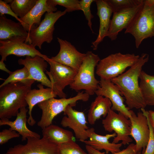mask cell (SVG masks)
I'll use <instances>...</instances> for the list:
<instances>
[{
  "label": "cell",
  "mask_w": 154,
  "mask_h": 154,
  "mask_svg": "<svg viewBox=\"0 0 154 154\" xmlns=\"http://www.w3.org/2000/svg\"><path fill=\"white\" fill-rule=\"evenodd\" d=\"M149 57L148 54L142 53L128 70L111 80L124 96L130 110L144 108L147 106L141 92L139 79L142 67L148 61Z\"/></svg>",
  "instance_id": "6da1fadb"
},
{
  "label": "cell",
  "mask_w": 154,
  "mask_h": 154,
  "mask_svg": "<svg viewBox=\"0 0 154 154\" xmlns=\"http://www.w3.org/2000/svg\"><path fill=\"white\" fill-rule=\"evenodd\" d=\"M35 81L11 83L0 88L1 119L16 116L19 110L28 105L26 97Z\"/></svg>",
  "instance_id": "7a4b0ae2"
},
{
  "label": "cell",
  "mask_w": 154,
  "mask_h": 154,
  "mask_svg": "<svg viewBox=\"0 0 154 154\" xmlns=\"http://www.w3.org/2000/svg\"><path fill=\"white\" fill-rule=\"evenodd\" d=\"M124 33L133 36L137 48L144 39L154 37V0H144L143 6Z\"/></svg>",
  "instance_id": "3957f363"
},
{
  "label": "cell",
  "mask_w": 154,
  "mask_h": 154,
  "mask_svg": "<svg viewBox=\"0 0 154 154\" xmlns=\"http://www.w3.org/2000/svg\"><path fill=\"white\" fill-rule=\"evenodd\" d=\"M70 88L76 92L84 90L90 96L93 95L99 84L95 76V70L101 60L97 54L88 51Z\"/></svg>",
  "instance_id": "277c9868"
},
{
  "label": "cell",
  "mask_w": 154,
  "mask_h": 154,
  "mask_svg": "<svg viewBox=\"0 0 154 154\" xmlns=\"http://www.w3.org/2000/svg\"><path fill=\"white\" fill-rule=\"evenodd\" d=\"M134 54H112L100 60L96 67V73L100 78L111 80L124 72L139 58Z\"/></svg>",
  "instance_id": "5b68a950"
},
{
  "label": "cell",
  "mask_w": 154,
  "mask_h": 154,
  "mask_svg": "<svg viewBox=\"0 0 154 154\" xmlns=\"http://www.w3.org/2000/svg\"><path fill=\"white\" fill-rule=\"evenodd\" d=\"M90 96L82 91L72 97L60 99L53 98L38 104V106L42 111V114L37 125L42 129L50 125L54 117L64 112L68 105L75 106L77 102L79 100L87 102L89 100Z\"/></svg>",
  "instance_id": "8992f818"
},
{
  "label": "cell",
  "mask_w": 154,
  "mask_h": 154,
  "mask_svg": "<svg viewBox=\"0 0 154 154\" xmlns=\"http://www.w3.org/2000/svg\"><path fill=\"white\" fill-rule=\"evenodd\" d=\"M67 12L65 9L63 11L46 13L39 25L30 30L26 42H28L35 47L38 46L40 49L44 42L50 43L53 38L55 23Z\"/></svg>",
  "instance_id": "52a82bcc"
},
{
  "label": "cell",
  "mask_w": 154,
  "mask_h": 154,
  "mask_svg": "<svg viewBox=\"0 0 154 154\" xmlns=\"http://www.w3.org/2000/svg\"><path fill=\"white\" fill-rule=\"evenodd\" d=\"M45 60L50 65V71L46 70V73L48 76L54 90L59 97L66 98V94L63 90L72 84L78 72L52 60L48 56Z\"/></svg>",
  "instance_id": "ba28073f"
},
{
  "label": "cell",
  "mask_w": 154,
  "mask_h": 154,
  "mask_svg": "<svg viewBox=\"0 0 154 154\" xmlns=\"http://www.w3.org/2000/svg\"><path fill=\"white\" fill-rule=\"evenodd\" d=\"M102 123L106 131L109 132L114 131L116 133L117 135L112 143H117L121 141L122 145H125L132 141L130 137V120L122 114L117 113L110 109L105 118L102 119Z\"/></svg>",
  "instance_id": "9c48e42d"
},
{
  "label": "cell",
  "mask_w": 154,
  "mask_h": 154,
  "mask_svg": "<svg viewBox=\"0 0 154 154\" xmlns=\"http://www.w3.org/2000/svg\"><path fill=\"white\" fill-rule=\"evenodd\" d=\"M27 38L25 37L17 36L5 40H0L1 60L6 61L7 57L10 55L32 57L38 55L44 59L47 57L32 45L26 43Z\"/></svg>",
  "instance_id": "30bf717a"
},
{
  "label": "cell",
  "mask_w": 154,
  "mask_h": 154,
  "mask_svg": "<svg viewBox=\"0 0 154 154\" xmlns=\"http://www.w3.org/2000/svg\"><path fill=\"white\" fill-rule=\"evenodd\" d=\"M27 143L10 148L3 154H60L58 145L44 137H29Z\"/></svg>",
  "instance_id": "8fae6325"
},
{
  "label": "cell",
  "mask_w": 154,
  "mask_h": 154,
  "mask_svg": "<svg viewBox=\"0 0 154 154\" xmlns=\"http://www.w3.org/2000/svg\"><path fill=\"white\" fill-rule=\"evenodd\" d=\"M95 94L108 98L112 104L111 109L116 111L129 118L131 115V110L126 106L124 99L117 86L111 80L100 78L99 84Z\"/></svg>",
  "instance_id": "7c38bea8"
},
{
  "label": "cell",
  "mask_w": 154,
  "mask_h": 154,
  "mask_svg": "<svg viewBox=\"0 0 154 154\" xmlns=\"http://www.w3.org/2000/svg\"><path fill=\"white\" fill-rule=\"evenodd\" d=\"M131 115L129 119L131 122L130 135L136 142V149L137 152H144L147 145L150 135V130L146 116L139 112L136 115L131 110Z\"/></svg>",
  "instance_id": "4fadbf2b"
},
{
  "label": "cell",
  "mask_w": 154,
  "mask_h": 154,
  "mask_svg": "<svg viewBox=\"0 0 154 154\" xmlns=\"http://www.w3.org/2000/svg\"><path fill=\"white\" fill-rule=\"evenodd\" d=\"M144 0L132 7L125 8L113 13L110 25L106 37L111 40H115L118 33L126 29L143 5Z\"/></svg>",
  "instance_id": "5bb4252c"
},
{
  "label": "cell",
  "mask_w": 154,
  "mask_h": 154,
  "mask_svg": "<svg viewBox=\"0 0 154 154\" xmlns=\"http://www.w3.org/2000/svg\"><path fill=\"white\" fill-rule=\"evenodd\" d=\"M57 39L60 46V50L57 55L50 58L78 72L86 54L82 53L78 51L73 45L66 40L59 37Z\"/></svg>",
  "instance_id": "9a60e30c"
},
{
  "label": "cell",
  "mask_w": 154,
  "mask_h": 154,
  "mask_svg": "<svg viewBox=\"0 0 154 154\" xmlns=\"http://www.w3.org/2000/svg\"><path fill=\"white\" fill-rule=\"evenodd\" d=\"M72 106L68 105L64 111L66 115L62 118L60 124L63 127L72 129L76 138L82 142L88 137L87 130L89 129L84 112L74 109Z\"/></svg>",
  "instance_id": "2e32d148"
},
{
  "label": "cell",
  "mask_w": 154,
  "mask_h": 154,
  "mask_svg": "<svg viewBox=\"0 0 154 154\" xmlns=\"http://www.w3.org/2000/svg\"><path fill=\"white\" fill-rule=\"evenodd\" d=\"M18 63L27 69L32 79L39 82L43 86L51 88L54 90L50 80L44 72L46 70L48 62L44 58L38 55L33 57L27 56L24 59H19Z\"/></svg>",
  "instance_id": "e0dca14e"
},
{
  "label": "cell",
  "mask_w": 154,
  "mask_h": 154,
  "mask_svg": "<svg viewBox=\"0 0 154 154\" xmlns=\"http://www.w3.org/2000/svg\"><path fill=\"white\" fill-rule=\"evenodd\" d=\"M87 132L90 140L82 141L86 145H89L99 151L104 150L106 154L109 152L113 153L121 151L120 148L122 145L121 143H111L109 141L110 138H114L116 136L115 133L112 134H107L105 135H102L96 133L93 127L88 129Z\"/></svg>",
  "instance_id": "ac0fdd59"
},
{
  "label": "cell",
  "mask_w": 154,
  "mask_h": 154,
  "mask_svg": "<svg viewBox=\"0 0 154 154\" xmlns=\"http://www.w3.org/2000/svg\"><path fill=\"white\" fill-rule=\"evenodd\" d=\"M97 15L100 20L99 33L96 40L92 42V47L94 50L97 49L99 44L106 37L109 30L113 10L106 0H96Z\"/></svg>",
  "instance_id": "d6986e66"
},
{
  "label": "cell",
  "mask_w": 154,
  "mask_h": 154,
  "mask_svg": "<svg viewBox=\"0 0 154 154\" xmlns=\"http://www.w3.org/2000/svg\"><path fill=\"white\" fill-rule=\"evenodd\" d=\"M57 8L50 4L48 0H37L31 10L23 17L20 18L25 26L26 30L29 33L33 28L38 26L41 22L42 16L46 12L56 11Z\"/></svg>",
  "instance_id": "ffe728a7"
},
{
  "label": "cell",
  "mask_w": 154,
  "mask_h": 154,
  "mask_svg": "<svg viewBox=\"0 0 154 154\" xmlns=\"http://www.w3.org/2000/svg\"><path fill=\"white\" fill-rule=\"evenodd\" d=\"M38 89H31L27 93L26 100L28 106L29 117L27 122L31 126L34 125L36 123L32 115V112L34 106L38 104L57 96V93L52 88L47 87L44 88L41 84L37 85Z\"/></svg>",
  "instance_id": "44dd1931"
},
{
  "label": "cell",
  "mask_w": 154,
  "mask_h": 154,
  "mask_svg": "<svg viewBox=\"0 0 154 154\" xmlns=\"http://www.w3.org/2000/svg\"><path fill=\"white\" fill-rule=\"evenodd\" d=\"M28 111L26 107L21 108L15 120L12 121L7 118L1 119L0 125H8L10 127L9 129L18 132L21 135L22 141L26 140L29 137L40 138L39 134L31 131L27 126V113Z\"/></svg>",
  "instance_id": "7402d4cb"
},
{
  "label": "cell",
  "mask_w": 154,
  "mask_h": 154,
  "mask_svg": "<svg viewBox=\"0 0 154 154\" xmlns=\"http://www.w3.org/2000/svg\"><path fill=\"white\" fill-rule=\"evenodd\" d=\"M28 36V32L20 23L8 19L5 15L0 16V40H5L17 36L27 38Z\"/></svg>",
  "instance_id": "603a6c76"
},
{
  "label": "cell",
  "mask_w": 154,
  "mask_h": 154,
  "mask_svg": "<svg viewBox=\"0 0 154 154\" xmlns=\"http://www.w3.org/2000/svg\"><path fill=\"white\" fill-rule=\"evenodd\" d=\"M112 106V103L108 98L97 96L92 103L88 111V118L89 124L94 125L102 116L106 117Z\"/></svg>",
  "instance_id": "cb8c5ba5"
},
{
  "label": "cell",
  "mask_w": 154,
  "mask_h": 154,
  "mask_svg": "<svg viewBox=\"0 0 154 154\" xmlns=\"http://www.w3.org/2000/svg\"><path fill=\"white\" fill-rule=\"evenodd\" d=\"M43 137L59 145L74 141L72 132L52 124L42 129Z\"/></svg>",
  "instance_id": "d4e9b609"
},
{
  "label": "cell",
  "mask_w": 154,
  "mask_h": 154,
  "mask_svg": "<svg viewBox=\"0 0 154 154\" xmlns=\"http://www.w3.org/2000/svg\"><path fill=\"white\" fill-rule=\"evenodd\" d=\"M139 86L147 106H154V75L142 70L139 78Z\"/></svg>",
  "instance_id": "484cf974"
},
{
  "label": "cell",
  "mask_w": 154,
  "mask_h": 154,
  "mask_svg": "<svg viewBox=\"0 0 154 154\" xmlns=\"http://www.w3.org/2000/svg\"><path fill=\"white\" fill-rule=\"evenodd\" d=\"M37 0H11L9 4L16 15L20 18L25 16L35 5Z\"/></svg>",
  "instance_id": "4316f807"
},
{
  "label": "cell",
  "mask_w": 154,
  "mask_h": 154,
  "mask_svg": "<svg viewBox=\"0 0 154 154\" xmlns=\"http://www.w3.org/2000/svg\"><path fill=\"white\" fill-rule=\"evenodd\" d=\"M33 80L31 79L27 69L25 66L23 68L12 72L9 77L0 85V88L11 83H27Z\"/></svg>",
  "instance_id": "83f0119b"
},
{
  "label": "cell",
  "mask_w": 154,
  "mask_h": 154,
  "mask_svg": "<svg viewBox=\"0 0 154 154\" xmlns=\"http://www.w3.org/2000/svg\"><path fill=\"white\" fill-rule=\"evenodd\" d=\"M60 154H87L74 141L58 145Z\"/></svg>",
  "instance_id": "f1b7e54d"
},
{
  "label": "cell",
  "mask_w": 154,
  "mask_h": 154,
  "mask_svg": "<svg viewBox=\"0 0 154 154\" xmlns=\"http://www.w3.org/2000/svg\"><path fill=\"white\" fill-rule=\"evenodd\" d=\"M106 1L112 8L114 13L123 9L135 6L141 2L142 0H106Z\"/></svg>",
  "instance_id": "f546056e"
},
{
  "label": "cell",
  "mask_w": 154,
  "mask_h": 154,
  "mask_svg": "<svg viewBox=\"0 0 154 154\" xmlns=\"http://www.w3.org/2000/svg\"><path fill=\"white\" fill-rule=\"evenodd\" d=\"M48 1L55 7L57 5L64 7L67 12L81 10L79 1L78 0H48Z\"/></svg>",
  "instance_id": "4dcf8cb0"
},
{
  "label": "cell",
  "mask_w": 154,
  "mask_h": 154,
  "mask_svg": "<svg viewBox=\"0 0 154 154\" xmlns=\"http://www.w3.org/2000/svg\"><path fill=\"white\" fill-rule=\"evenodd\" d=\"M94 0H81L79 1V5L81 10L83 11L86 19L88 21V25L93 33L91 19L94 17L90 10L92 3Z\"/></svg>",
  "instance_id": "1f68e13d"
},
{
  "label": "cell",
  "mask_w": 154,
  "mask_h": 154,
  "mask_svg": "<svg viewBox=\"0 0 154 154\" xmlns=\"http://www.w3.org/2000/svg\"><path fill=\"white\" fill-rule=\"evenodd\" d=\"M85 147L88 154H108L101 152L88 145H86ZM137 153L135 144L131 143L125 149L112 154H137Z\"/></svg>",
  "instance_id": "d6a6232c"
},
{
  "label": "cell",
  "mask_w": 154,
  "mask_h": 154,
  "mask_svg": "<svg viewBox=\"0 0 154 154\" xmlns=\"http://www.w3.org/2000/svg\"><path fill=\"white\" fill-rule=\"evenodd\" d=\"M142 113L146 116L150 130V135L149 141L145 150L143 154H153L154 153V134L153 129L148 117L146 110L144 108L141 109Z\"/></svg>",
  "instance_id": "836d02e7"
},
{
  "label": "cell",
  "mask_w": 154,
  "mask_h": 154,
  "mask_svg": "<svg viewBox=\"0 0 154 154\" xmlns=\"http://www.w3.org/2000/svg\"><path fill=\"white\" fill-rule=\"evenodd\" d=\"M5 14L10 15L15 18L25 28V26L24 23L20 20V18L13 11L9 4H8L4 1L0 0V15L2 16Z\"/></svg>",
  "instance_id": "e575fe53"
},
{
  "label": "cell",
  "mask_w": 154,
  "mask_h": 154,
  "mask_svg": "<svg viewBox=\"0 0 154 154\" xmlns=\"http://www.w3.org/2000/svg\"><path fill=\"white\" fill-rule=\"evenodd\" d=\"M20 134L16 131L11 130L9 129H3L0 132V144L2 145L7 142L9 140L18 137Z\"/></svg>",
  "instance_id": "d590c367"
},
{
  "label": "cell",
  "mask_w": 154,
  "mask_h": 154,
  "mask_svg": "<svg viewBox=\"0 0 154 154\" xmlns=\"http://www.w3.org/2000/svg\"><path fill=\"white\" fill-rule=\"evenodd\" d=\"M146 113L154 134V111L151 110L146 111Z\"/></svg>",
  "instance_id": "8d00e7d4"
},
{
  "label": "cell",
  "mask_w": 154,
  "mask_h": 154,
  "mask_svg": "<svg viewBox=\"0 0 154 154\" xmlns=\"http://www.w3.org/2000/svg\"><path fill=\"white\" fill-rule=\"evenodd\" d=\"M0 69L1 70L7 72L9 74H10L12 72L10 71L7 68L4 61H2L1 60L0 61Z\"/></svg>",
  "instance_id": "74e56055"
},
{
  "label": "cell",
  "mask_w": 154,
  "mask_h": 154,
  "mask_svg": "<svg viewBox=\"0 0 154 154\" xmlns=\"http://www.w3.org/2000/svg\"><path fill=\"white\" fill-rule=\"evenodd\" d=\"M137 154H141V151H139L138 152Z\"/></svg>",
  "instance_id": "f35d334b"
},
{
  "label": "cell",
  "mask_w": 154,
  "mask_h": 154,
  "mask_svg": "<svg viewBox=\"0 0 154 154\" xmlns=\"http://www.w3.org/2000/svg\"><path fill=\"white\" fill-rule=\"evenodd\" d=\"M153 154H154V153Z\"/></svg>",
  "instance_id": "ab89813d"
}]
</instances>
